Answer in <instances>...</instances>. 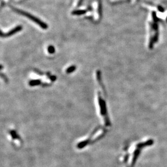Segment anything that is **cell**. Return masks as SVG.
Returning <instances> with one entry per match:
<instances>
[{"label":"cell","instance_id":"30bf717a","mask_svg":"<svg viewBox=\"0 0 167 167\" xmlns=\"http://www.w3.org/2000/svg\"><path fill=\"white\" fill-rule=\"evenodd\" d=\"M75 70V67L74 66H72L69 68H68L66 70V72L67 73H71Z\"/></svg>","mask_w":167,"mask_h":167},{"label":"cell","instance_id":"6da1fadb","mask_svg":"<svg viewBox=\"0 0 167 167\" xmlns=\"http://www.w3.org/2000/svg\"><path fill=\"white\" fill-rule=\"evenodd\" d=\"M142 7L149 11L147 19V46L151 50L157 43L160 36V24L162 20L156 14L155 11L153 9L150 3H144Z\"/></svg>","mask_w":167,"mask_h":167},{"label":"cell","instance_id":"8fae6325","mask_svg":"<svg viewBox=\"0 0 167 167\" xmlns=\"http://www.w3.org/2000/svg\"><path fill=\"white\" fill-rule=\"evenodd\" d=\"M48 52L50 54H53L55 52V49L53 46H49L48 48Z\"/></svg>","mask_w":167,"mask_h":167},{"label":"cell","instance_id":"277c9868","mask_svg":"<svg viewBox=\"0 0 167 167\" xmlns=\"http://www.w3.org/2000/svg\"><path fill=\"white\" fill-rule=\"evenodd\" d=\"M101 92H98L96 95V102L99 117L105 127L109 128L111 125L106 103L102 96Z\"/></svg>","mask_w":167,"mask_h":167},{"label":"cell","instance_id":"4fadbf2b","mask_svg":"<svg viewBox=\"0 0 167 167\" xmlns=\"http://www.w3.org/2000/svg\"><path fill=\"white\" fill-rule=\"evenodd\" d=\"M4 1H5V2H8V1H9V0H4Z\"/></svg>","mask_w":167,"mask_h":167},{"label":"cell","instance_id":"7c38bea8","mask_svg":"<svg viewBox=\"0 0 167 167\" xmlns=\"http://www.w3.org/2000/svg\"><path fill=\"white\" fill-rule=\"evenodd\" d=\"M81 2V0H74L73 2V7H76L79 6L80 2Z\"/></svg>","mask_w":167,"mask_h":167},{"label":"cell","instance_id":"5b68a950","mask_svg":"<svg viewBox=\"0 0 167 167\" xmlns=\"http://www.w3.org/2000/svg\"><path fill=\"white\" fill-rule=\"evenodd\" d=\"M8 137L12 143L14 147L16 148H20L22 145V139L19 135L14 129H11L8 132Z\"/></svg>","mask_w":167,"mask_h":167},{"label":"cell","instance_id":"9c48e42d","mask_svg":"<svg viewBox=\"0 0 167 167\" xmlns=\"http://www.w3.org/2000/svg\"><path fill=\"white\" fill-rule=\"evenodd\" d=\"M87 13V10L85 9H80V10H77L73 12V14L75 15H80L82 14H84Z\"/></svg>","mask_w":167,"mask_h":167},{"label":"cell","instance_id":"5bb4252c","mask_svg":"<svg viewBox=\"0 0 167 167\" xmlns=\"http://www.w3.org/2000/svg\"><path fill=\"white\" fill-rule=\"evenodd\" d=\"M16 1H22V0H16Z\"/></svg>","mask_w":167,"mask_h":167},{"label":"cell","instance_id":"ba28073f","mask_svg":"<svg viewBox=\"0 0 167 167\" xmlns=\"http://www.w3.org/2000/svg\"><path fill=\"white\" fill-rule=\"evenodd\" d=\"M22 28V27L21 26H17L15 28H12V29H11L10 30L7 31L6 33H1V36L2 37H8V36H10L14 35V34H15L16 33L18 32V31H19L21 30V29Z\"/></svg>","mask_w":167,"mask_h":167},{"label":"cell","instance_id":"52a82bcc","mask_svg":"<svg viewBox=\"0 0 167 167\" xmlns=\"http://www.w3.org/2000/svg\"><path fill=\"white\" fill-rule=\"evenodd\" d=\"M92 7L94 20L97 21L100 19V5L98 1H94L92 3Z\"/></svg>","mask_w":167,"mask_h":167},{"label":"cell","instance_id":"8992f818","mask_svg":"<svg viewBox=\"0 0 167 167\" xmlns=\"http://www.w3.org/2000/svg\"><path fill=\"white\" fill-rule=\"evenodd\" d=\"M15 10L19 13H20L21 14H22L23 15L26 16L27 18H28L29 20H31L33 22H34V23H35L36 24L38 25V26H40L41 28L44 29H46L47 28V27H48L47 25L45 23H44V22H42L39 19H38L37 18L35 17L34 16L29 14L27 13V12L19 10V9H15Z\"/></svg>","mask_w":167,"mask_h":167},{"label":"cell","instance_id":"3957f363","mask_svg":"<svg viewBox=\"0 0 167 167\" xmlns=\"http://www.w3.org/2000/svg\"><path fill=\"white\" fill-rule=\"evenodd\" d=\"M106 132V129L103 127H98L95 128L87 137L78 143L76 144V147L79 149H81L90 144L100 140L105 136Z\"/></svg>","mask_w":167,"mask_h":167},{"label":"cell","instance_id":"7a4b0ae2","mask_svg":"<svg viewBox=\"0 0 167 167\" xmlns=\"http://www.w3.org/2000/svg\"><path fill=\"white\" fill-rule=\"evenodd\" d=\"M152 140H147L145 142H140L137 143H134L127 150H124L121 157L122 162L124 163V167H134L137 158L142 148L147 145L152 144Z\"/></svg>","mask_w":167,"mask_h":167}]
</instances>
